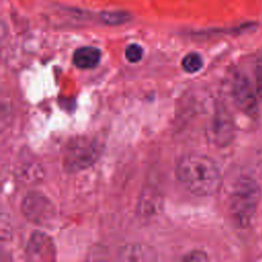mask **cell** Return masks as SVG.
<instances>
[{"mask_svg":"<svg viewBox=\"0 0 262 262\" xmlns=\"http://www.w3.org/2000/svg\"><path fill=\"white\" fill-rule=\"evenodd\" d=\"M175 175L189 192L200 196L215 194L222 183L217 164L210 157L196 152L186 154L178 160Z\"/></svg>","mask_w":262,"mask_h":262,"instance_id":"6da1fadb","label":"cell"},{"mask_svg":"<svg viewBox=\"0 0 262 262\" xmlns=\"http://www.w3.org/2000/svg\"><path fill=\"white\" fill-rule=\"evenodd\" d=\"M102 145L97 138L79 136L71 139L64 146L63 166L69 172H79L90 167L99 158Z\"/></svg>","mask_w":262,"mask_h":262,"instance_id":"7a4b0ae2","label":"cell"},{"mask_svg":"<svg viewBox=\"0 0 262 262\" xmlns=\"http://www.w3.org/2000/svg\"><path fill=\"white\" fill-rule=\"evenodd\" d=\"M259 200L260 188L254 180L246 178L237 182L231 195L230 211L239 225L246 226L251 222Z\"/></svg>","mask_w":262,"mask_h":262,"instance_id":"3957f363","label":"cell"},{"mask_svg":"<svg viewBox=\"0 0 262 262\" xmlns=\"http://www.w3.org/2000/svg\"><path fill=\"white\" fill-rule=\"evenodd\" d=\"M24 216L37 225H49L56 215L51 201L39 191H31L26 194L21 203Z\"/></svg>","mask_w":262,"mask_h":262,"instance_id":"277c9868","label":"cell"},{"mask_svg":"<svg viewBox=\"0 0 262 262\" xmlns=\"http://www.w3.org/2000/svg\"><path fill=\"white\" fill-rule=\"evenodd\" d=\"M232 95L236 105L248 115L257 113V100L252 87L243 75H237L232 83Z\"/></svg>","mask_w":262,"mask_h":262,"instance_id":"5b68a950","label":"cell"},{"mask_svg":"<svg viewBox=\"0 0 262 262\" xmlns=\"http://www.w3.org/2000/svg\"><path fill=\"white\" fill-rule=\"evenodd\" d=\"M28 256L31 260H52L54 258V247L49 238L44 233L35 232L32 234L28 245Z\"/></svg>","mask_w":262,"mask_h":262,"instance_id":"8992f818","label":"cell"},{"mask_svg":"<svg viewBox=\"0 0 262 262\" xmlns=\"http://www.w3.org/2000/svg\"><path fill=\"white\" fill-rule=\"evenodd\" d=\"M100 60V50L93 46H84L78 48L73 55V62L79 69H92Z\"/></svg>","mask_w":262,"mask_h":262,"instance_id":"52a82bcc","label":"cell"},{"mask_svg":"<svg viewBox=\"0 0 262 262\" xmlns=\"http://www.w3.org/2000/svg\"><path fill=\"white\" fill-rule=\"evenodd\" d=\"M212 136L216 143L226 144L232 136V123L226 115H219L211 128Z\"/></svg>","mask_w":262,"mask_h":262,"instance_id":"ba28073f","label":"cell"},{"mask_svg":"<svg viewBox=\"0 0 262 262\" xmlns=\"http://www.w3.org/2000/svg\"><path fill=\"white\" fill-rule=\"evenodd\" d=\"M98 18L101 23L108 26H118L129 21L131 15L124 11H102Z\"/></svg>","mask_w":262,"mask_h":262,"instance_id":"9c48e42d","label":"cell"},{"mask_svg":"<svg viewBox=\"0 0 262 262\" xmlns=\"http://www.w3.org/2000/svg\"><path fill=\"white\" fill-rule=\"evenodd\" d=\"M151 253H149V250L147 248H144L142 246H133L130 248H127L122 252L121 259L124 260H150L154 259Z\"/></svg>","mask_w":262,"mask_h":262,"instance_id":"30bf717a","label":"cell"},{"mask_svg":"<svg viewBox=\"0 0 262 262\" xmlns=\"http://www.w3.org/2000/svg\"><path fill=\"white\" fill-rule=\"evenodd\" d=\"M182 68L185 72L193 74L199 72L203 67V58L196 52H190L184 56L181 61Z\"/></svg>","mask_w":262,"mask_h":262,"instance_id":"8fae6325","label":"cell"},{"mask_svg":"<svg viewBox=\"0 0 262 262\" xmlns=\"http://www.w3.org/2000/svg\"><path fill=\"white\" fill-rule=\"evenodd\" d=\"M142 55H143V49L138 44H135V43L130 44L125 49V57L128 61L132 63L138 62L142 58Z\"/></svg>","mask_w":262,"mask_h":262,"instance_id":"7c38bea8","label":"cell"},{"mask_svg":"<svg viewBox=\"0 0 262 262\" xmlns=\"http://www.w3.org/2000/svg\"><path fill=\"white\" fill-rule=\"evenodd\" d=\"M184 260H196V261H202V260H207V257H206V254L202 253V252H193V253H190L188 254L185 258H183Z\"/></svg>","mask_w":262,"mask_h":262,"instance_id":"4fadbf2b","label":"cell"}]
</instances>
